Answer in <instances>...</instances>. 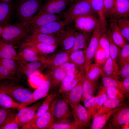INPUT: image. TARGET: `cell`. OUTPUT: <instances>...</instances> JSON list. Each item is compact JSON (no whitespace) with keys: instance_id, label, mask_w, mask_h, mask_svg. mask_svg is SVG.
<instances>
[{"instance_id":"obj_1","label":"cell","mask_w":129,"mask_h":129,"mask_svg":"<svg viewBox=\"0 0 129 129\" xmlns=\"http://www.w3.org/2000/svg\"><path fill=\"white\" fill-rule=\"evenodd\" d=\"M94 12L91 5L90 0H72L63 13V20L65 26L70 25L77 17Z\"/></svg>"},{"instance_id":"obj_2","label":"cell","mask_w":129,"mask_h":129,"mask_svg":"<svg viewBox=\"0 0 129 129\" xmlns=\"http://www.w3.org/2000/svg\"><path fill=\"white\" fill-rule=\"evenodd\" d=\"M0 90L11 97L20 104L30 101L32 93L28 88L19 86H15L6 79L0 81Z\"/></svg>"},{"instance_id":"obj_3","label":"cell","mask_w":129,"mask_h":129,"mask_svg":"<svg viewBox=\"0 0 129 129\" xmlns=\"http://www.w3.org/2000/svg\"><path fill=\"white\" fill-rule=\"evenodd\" d=\"M31 34L25 27L9 24L4 27L1 36L6 42L14 46L22 41Z\"/></svg>"},{"instance_id":"obj_4","label":"cell","mask_w":129,"mask_h":129,"mask_svg":"<svg viewBox=\"0 0 129 129\" xmlns=\"http://www.w3.org/2000/svg\"><path fill=\"white\" fill-rule=\"evenodd\" d=\"M17 15L21 22L28 20L40 10L42 6L41 0H16Z\"/></svg>"},{"instance_id":"obj_5","label":"cell","mask_w":129,"mask_h":129,"mask_svg":"<svg viewBox=\"0 0 129 129\" xmlns=\"http://www.w3.org/2000/svg\"><path fill=\"white\" fill-rule=\"evenodd\" d=\"M69 105L67 101L62 97L57 98L53 110L54 124L73 121Z\"/></svg>"},{"instance_id":"obj_6","label":"cell","mask_w":129,"mask_h":129,"mask_svg":"<svg viewBox=\"0 0 129 129\" xmlns=\"http://www.w3.org/2000/svg\"><path fill=\"white\" fill-rule=\"evenodd\" d=\"M108 124L109 129H125L129 126V108L124 104L113 114L110 118Z\"/></svg>"},{"instance_id":"obj_7","label":"cell","mask_w":129,"mask_h":129,"mask_svg":"<svg viewBox=\"0 0 129 129\" xmlns=\"http://www.w3.org/2000/svg\"><path fill=\"white\" fill-rule=\"evenodd\" d=\"M105 31L102 25L100 24L97 26L92 32L90 42L87 48L85 50L86 60L85 71L92 64L100 38Z\"/></svg>"},{"instance_id":"obj_8","label":"cell","mask_w":129,"mask_h":129,"mask_svg":"<svg viewBox=\"0 0 129 129\" xmlns=\"http://www.w3.org/2000/svg\"><path fill=\"white\" fill-rule=\"evenodd\" d=\"M74 22V27L76 29L87 33L92 32L98 25H102L99 18L94 16L93 14L80 16L76 18Z\"/></svg>"},{"instance_id":"obj_9","label":"cell","mask_w":129,"mask_h":129,"mask_svg":"<svg viewBox=\"0 0 129 129\" xmlns=\"http://www.w3.org/2000/svg\"><path fill=\"white\" fill-rule=\"evenodd\" d=\"M76 29L72 26H68L55 35L58 45L62 49L69 51L72 48L74 43Z\"/></svg>"},{"instance_id":"obj_10","label":"cell","mask_w":129,"mask_h":129,"mask_svg":"<svg viewBox=\"0 0 129 129\" xmlns=\"http://www.w3.org/2000/svg\"><path fill=\"white\" fill-rule=\"evenodd\" d=\"M51 77L47 70L44 76L43 80L40 85L32 93L31 100L26 103L20 104L17 108L19 111L22 108L34 102L37 100L46 96L50 88Z\"/></svg>"},{"instance_id":"obj_11","label":"cell","mask_w":129,"mask_h":129,"mask_svg":"<svg viewBox=\"0 0 129 129\" xmlns=\"http://www.w3.org/2000/svg\"><path fill=\"white\" fill-rule=\"evenodd\" d=\"M63 21L59 20L40 26L24 27L32 33L42 34L55 36L64 28Z\"/></svg>"},{"instance_id":"obj_12","label":"cell","mask_w":129,"mask_h":129,"mask_svg":"<svg viewBox=\"0 0 129 129\" xmlns=\"http://www.w3.org/2000/svg\"><path fill=\"white\" fill-rule=\"evenodd\" d=\"M61 19L60 16L57 14L45 13L36 15L28 20L15 24L23 27L40 26L61 20Z\"/></svg>"},{"instance_id":"obj_13","label":"cell","mask_w":129,"mask_h":129,"mask_svg":"<svg viewBox=\"0 0 129 129\" xmlns=\"http://www.w3.org/2000/svg\"><path fill=\"white\" fill-rule=\"evenodd\" d=\"M72 0H46L37 15L48 13H61L70 4Z\"/></svg>"},{"instance_id":"obj_14","label":"cell","mask_w":129,"mask_h":129,"mask_svg":"<svg viewBox=\"0 0 129 129\" xmlns=\"http://www.w3.org/2000/svg\"><path fill=\"white\" fill-rule=\"evenodd\" d=\"M43 102L41 100L32 105L24 108L16 114L14 119L20 127H22L34 118L36 112Z\"/></svg>"},{"instance_id":"obj_15","label":"cell","mask_w":129,"mask_h":129,"mask_svg":"<svg viewBox=\"0 0 129 129\" xmlns=\"http://www.w3.org/2000/svg\"><path fill=\"white\" fill-rule=\"evenodd\" d=\"M70 54L67 51L61 49L46 56L45 64L47 68L54 69L58 68L69 62Z\"/></svg>"},{"instance_id":"obj_16","label":"cell","mask_w":129,"mask_h":129,"mask_svg":"<svg viewBox=\"0 0 129 129\" xmlns=\"http://www.w3.org/2000/svg\"><path fill=\"white\" fill-rule=\"evenodd\" d=\"M57 46L46 43L33 42L20 43L19 45V52L24 48L30 49L37 54L46 56L54 52Z\"/></svg>"},{"instance_id":"obj_17","label":"cell","mask_w":129,"mask_h":129,"mask_svg":"<svg viewBox=\"0 0 129 129\" xmlns=\"http://www.w3.org/2000/svg\"><path fill=\"white\" fill-rule=\"evenodd\" d=\"M70 106L74 121L82 128L88 126L91 118L86 108L80 103Z\"/></svg>"},{"instance_id":"obj_18","label":"cell","mask_w":129,"mask_h":129,"mask_svg":"<svg viewBox=\"0 0 129 129\" xmlns=\"http://www.w3.org/2000/svg\"><path fill=\"white\" fill-rule=\"evenodd\" d=\"M57 98L54 99L48 110L38 119L32 129H50L54 124L53 110Z\"/></svg>"},{"instance_id":"obj_19","label":"cell","mask_w":129,"mask_h":129,"mask_svg":"<svg viewBox=\"0 0 129 129\" xmlns=\"http://www.w3.org/2000/svg\"><path fill=\"white\" fill-rule=\"evenodd\" d=\"M18 61L20 64V73L29 78L41 73V71L47 68L46 65L40 61Z\"/></svg>"},{"instance_id":"obj_20","label":"cell","mask_w":129,"mask_h":129,"mask_svg":"<svg viewBox=\"0 0 129 129\" xmlns=\"http://www.w3.org/2000/svg\"><path fill=\"white\" fill-rule=\"evenodd\" d=\"M57 95L56 93L55 92H52L48 95L36 112L33 118L22 127V129H32L37 120L48 110L52 102Z\"/></svg>"},{"instance_id":"obj_21","label":"cell","mask_w":129,"mask_h":129,"mask_svg":"<svg viewBox=\"0 0 129 129\" xmlns=\"http://www.w3.org/2000/svg\"><path fill=\"white\" fill-rule=\"evenodd\" d=\"M85 78L70 91L62 94V97L67 101L70 106L80 103L81 100L82 85Z\"/></svg>"},{"instance_id":"obj_22","label":"cell","mask_w":129,"mask_h":129,"mask_svg":"<svg viewBox=\"0 0 129 129\" xmlns=\"http://www.w3.org/2000/svg\"><path fill=\"white\" fill-rule=\"evenodd\" d=\"M91 32L76 31L74 45L72 49L68 52L70 54L75 51L85 50L91 38Z\"/></svg>"},{"instance_id":"obj_23","label":"cell","mask_w":129,"mask_h":129,"mask_svg":"<svg viewBox=\"0 0 129 129\" xmlns=\"http://www.w3.org/2000/svg\"><path fill=\"white\" fill-rule=\"evenodd\" d=\"M46 56L39 55L32 49L26 48L17 53L16 60L20 62L40 61L45 64Z\"/></svg>"},{"instance_id":"obj_24","label":"cell","mask_w":129,"mask_h":129,"mask_svg":"<svg viewBox=\"0 0 129 129\" xmlns=\"http://www.w3.org/2000/svg\"><path fill=\"white\" fill-rule=\"evenodd\" d=\"M114 6L112 17L114 19L128 18L129 0H114Z\"/></svg>"},{"instance_id":"obj_25","label":"cell","mask_w":129,"mask_h":129,"mask_svg":"<svg viewBox=\"0 0 129 129\" xmlns=\"http://www.w3.org/2000/svg\"><path fill=\"white\" fill-rule=\"evenodd\" d=\"M38 42L46 43L57 46L58 43L55 36L36 33H32L21 43Z\"/></svg>"},{"instance_id":"obj_26","label":"cell","mask_w":129,"mask_h":129,"mask_svg":"<svg viewBox=\"0 0 129 129\" xmlns=\"http://www.w3.org/2000/svg\"><path fill=\"white\" fill-rule=\"evenodd\" d=\"M118 108L99 113L95 114L93 117V119L91 129H102L107 121L109 120L113 114Z\"/></svg>"},{"instance_id":"obj_27","label":"cell","mask_w":129,"mask_h":129,"mask_svg":"<svg viewBox=\"0 0 129 129\" xmlns=\"http://www.w3.org/2000/svg\"><path fill=\"white\" fill-rule=\"evenodd\" d=\"M13 2L7 3L0 2V26L4 27L9 24L12 13Z\"/></svg>"},{"instance_id":"obj_28","label":"cell","mask_w":129,"mask_h":129,"mask_svg":"<svg viewBox=\"0 0 129 129\" xmlns=\"http://www.w3.org/2000/svg\"><path fill=\"white\" fill-rule=\"evenodd\" d=\"M17 53L14 46L0 38V58L16 60Z\"/></svg>"},{"instance_id":"obj_29","label":"cell","mask_w":129,"mask_h":129,"mask_svg":"<svg viewBox=\"0 0 129 129\" xmlns=\"http://www.w3.org/2000/svg\"><path fill=\"white\" fill-rule=\"evenodd\" d=\"M112 38L114 43L120 48L127 43L128 42L123 36L116 22L113 19L110 24Z\"/></svg>"},{"instance_id":"obj_30","label":"cell","mask_w":129,"mask_h":129,"mask_svg":"<svg viewBox=\"0 0 129 129\" xmlns=\"http://www.w3.org/2000/svg\"><path fill=\"white\" fill-rule=\"evenodd\" d=\"M85 50H79L71 53L69 57V61L74 64L80 70H84L86 64Z\"/></svg>"},{"instance_id":"obj_31","label":"cell","mask_w":129,"mask_h":129,"mask_svg":"<svg viewBox=\"0 0 129 129\" xmlns=\"http://www.w3.org/2000/svg\"><path fill=\"white\" fill-rule=\"evenodd\" d=\"M47 70L51 77L50 88L53 89H56L67 75L64 71L58 68L54 69L48 68Z\"/></svg>"},{"instance_id":"obj_32","label":"cell","mask_w":129,"mask_h":129,"mask_svg":"<svg viewBox=\"0 0 129 129\" xmlns=\"http://www.w3.org/2000/svg\"><path fill=\"white\" fill-rule=\"evenodd\" d=\"M104 0H90L91 7L94 12L98 15L103 28L106 30L107 22L103 12Z\"/></svg>"},{"instance_id":"obj_33","label":"cell","mask_w":129,"mask_h":129,"mask_svg":"<svg viewBox=\"0 0 129 129\" xmlns=\"http://www.w3.org/2000/svg\"><path fill=\"white\" fill-rule=\"evenodd\" d=\"M0 63L5 67L11 72L20 80V66L19 62L16 60L0 58Z\"/></svg>"},{"instance_id":"obj_34","label":"cell","mask_w":129,"mask_h":129,"mask_svg":"<svg viewBox=\"0 0 129 129\" xmlns=\"http://www.w3.org/2000/svg\"><path fill=\"white\" fill-rule=\"evenodd\" d=\"M97 82H94L88 80L86 76L82 85V101L93 96L97 88Z\"/></svg>"},{"instance_id":"obj_35","label":"cell","mask_w":129,"mask_h":129,"mask_svg":"<svg viewBox=\"0 0 129 129\" xmlns=\"http://www.w3.org/2000/svg\"><path fill=\"white\" fill-rule=\"evenodd\" d=\"M101 68L106 75L113 79L119 69L117 64L114 63L110 56Z\"/></svg>"},{"instance_id":"obj_36","label":"cell","mask_w":129,"mask_h":129,"mask_svg":"<svg viewBox=\"0 0 129 129\" xmlns=\"http://www.w3.org/2000/svg\"><path fill=\"white\" fill-rule=\"evenodd\" d=\"M124 100L113 99L108 97L105 101L101 107L95 114L107 111L120 107L124 104L123 103Z\"/></svg>"},{"instance_id":"obj_37","label":"cell","mask_w":129,"mask_h":129,"mask_svg":"<svg viewBox=\"0 0 129 129\" xmlns=\"http://www.w3.org/2000/svg\"><path fill=\"white\" fill-rule=\"evenodd\" d=\"M85 76L86 73L84 70H80L70 83L67 85L60 86L59 91V93L62 94L70 91L81 81L85 78Z\"/></svg>"},{"instance_id":"obj_38","label":"cell","mask_w":129,"mask_h":129,"mask_svg":"<svg viewBox=\"0 0 129 129\" xmlns=\"http://www.w3.org/2000/svg\"><path fill=\"white\" fill-rule=\"evenodd\" d=\"M20 104L10 96L0 90V106L6 108H17Z\"/></svg>"},{"instance_id":"obj_39","label":"cell","mask_w":129,"mask_h":129,"mask_svg":"<svg viewBox=\"0 0 129 129\" xmlns=\"http://www.w3.org/2000/svg\"><path fill=\"white\" fill-rule=\"evenodd\" d=\"M85 72L86 76L88 80L97 83L103 72L101 68L95 64H91Z\"/></svg>"},{"instance_id":"obj_40","label":"cell","mask_w":129,"mask_h":129,"mask_svg":"<svg viewBox=\"0 0 129 129\" xmlns=\"http://www.w3.org/2000/svg\"><path fill=\"white\" fill-rule=\"evenodd\" d=\"M16 114L14 108H6L0 106V128L14 119Z\"/></svg>"},{"instance_id":"obj_41","label":"cell","mask_w":129,"mask_h":129,"mask_svg":"<svg viewBox=\"0 0 129 129\" xmlns=\"http://www.w3.org/2000/svg\"><path fill=\"white\" fill-rule=\"evenodd\" d=\"M100 76L101 82L99 91L105 92L108 89L111 87L117 88L121 89L118 82L114 79L106 76L103 72Z\"/></svg>"},{"instance_id":"obj_42","label":"cell","mask_w":129,"mask_h":129,"mask_svg":"<svg viewBox=\"0 0 129 129\" xmlns=\"http://www.w3.org/2000/svg\"><path fill=\"white\" fill-rule=\"evenodd\" d=\"M105 32L109 43L110 56L114 63H117L116 60L120 51V48L117 46L113 40L110 28L106 30Z\"/></svg>"},{"instance_id":"obj_43","label":"cell","mask_w":129,"mask_h":129,"mask_svg":"<svg viewBox=\"0 0 129 129\" xmlns=\"http://www.w3.org/2000/svg\"><path fill=\"white\" fill-rule=\"evenodd\" d=\"M113 19L116 22L123 36L129 41V19L128 18Z\"/></svg>"},{"instance_id":"obj_44","label":"cell","mask_w":129,"mask_h":129,"mask_svg":"<svg viewBox=\"0 0 129 129\" xmlns=\"http://www.w3.org/2000/svg\"><path fill=\"white\" fill-rule=\"evenodd\" d=\"M129 62V44L127 43L122 48L116 60L119 69Z\"/></svg>"},{"instance_id":"obj_45","label":"cell","mask_w":129,"mask_h":129,"mask_svg":"<svg viewBox=\"0 0 129 129\" xmlns=\"http://www.w3.org/2000/svg\"><path fill=\"white\" fill-rule=\"evenodd\" d=\"M106 91L108 97L113 99H125L127 94L121 89L115 87L108 88Z\"/></svg>"},{"instance_id":"obj_46","label":"cell","mask_w":129,"mask_h":129,"mask_svg":"<svg viewBox=\"0 0 129 129\" xmlns=\"http://www.w3.org/2000/svg\"><path fill=\"white\" fill-rule=\"evenodd\" d=\"M95 64L101 68L105 63L106 59L103 49L98 45L94 54Z\"/></svg>"},{"instance_id":"obj_47","label":"cell","mask_w":129,"mask_h":129,"mask_svg":"<svg viewBox=\"0 0 129 129\" xmlns=\"http://www.w3.org/2000/svg\"><path fill=\"white\" fill-rule=\"evenodd\" d=\"M82 128L74 121L70 122L54 123L50 129H76Z\"/></svg>"},{"instance_id":"obj_48","label":"cell","mask_w":129,"mask_h":129,"mask_svg":"<svg viewBox=\"0 0 129 129\" xmlns=\"http://www.w3.org/2000/svg\"><path fill=\"white\" fill-rule=\"evenodd\" d=\"M105 31L102 33L100 38L98 46L103 49L106 58L107 59L110 56L109 45Z\"/></svg>"},{"instance_id":"obj_49","label":"cell","mask_w":129,"mask_h":129,"mask_svg":"<svg viewBox=\"0 0 129 129\" xmlns=\"http://www.w3.org/2000/svg\"><path fill=\"white\" fill-rule=\"evenodd\" d=\"M96 97L93 96L83 101L84 107L87 109L91 118L94 113Z\"/></svg>"},{"instance_id":"obj_50","label":"cell","mask_w":129,"mask_h":129,"mask_svg":"<svg viewBox=\"0 0 129 129\" xmlns=\"http://www.w3.org/2000/svg\"><path fill=\"white\" fill-rule=\"evenodd\" d=\"M114 6V0H104L103 12L105 17H112Z\"/></svg>"},{"instance_id":"obj_51","label":"cell","mask_w":129,"mask_h":129,"mask_svg":"<svg viewBox=\"0 0 129 129\" xmlns=\"http://www.w3.org/2000/svg\"><path fill=\"white\" fill-rule=\"evenodd\" d=\"M128 76H129V62L126 64L119 69L114 79L118 81H122Z\"/></svg>"},{"instance_id":"obj_52","label":"cell","mask_w":129,"mask_h":129,"mask_svg":"<svg viewBox=\"0 0 129 129\" xmlns=\"http://www.w3.org/2000/svg\"><path fill=\"white\" fill-rule=\"evenodd\" d=\"M58 68L64 71L68 75H72L79 70L74 64L70 61L62 64Z\"/></svg>"},{"instance_id":"obj_53","label":"cell","mask_w":129,"mask_h":129,"mask_svg":"<svg viewBox=\"0 0 129 129\" xmlns=\"http://www.w3.org/2000/svg\"><path fill=\"white\" fill-rule=\"evenodd\" d=\"M0 73L4 79L18 81L19 79L5 67L0 63Z\"/></svg>"},{"instance_id":"obj_54","label":"cell","mask_w":129,"mask_h":129,"mask_svg":"<svg viewBox=\"0 0 129 129\" xmlns=\"http://www.w3.org/2000/svg\"><path fill=\"white\" fill-rule=\"evenodd\" d=\"M96 97L95 111L92 117L101 107L105 101L108 98L107 94L104 92H99L98 96Z\"/></svg>"},{"instance_id":"obj_55","label":"cell","mask_w":129,"mask_h":129,"mask_svg":"<svg viewBox=\"0 0 129 129\" xmlns=\"http://www.w3.org/2000/svg\"><path fill=\"white\" fill-rule=\"evenodd\" d=\"M29 81L31 86L33 87L37 88L41 84L44 78L43 76L40 73L33 75L30 78Z\"/></svg>"},{"instance_id":"obj_56","label":"cell","mask_w":129,"mask_h":129,"mask_svg":"<svg viewBox=\"0 0 129 129\" xmlns=\"http://www.w3.org/2000/svg\"><path fill=\"white\" fill-rule=\"evenodd\" d=\"M116 80L118 82L121 89L127 94H129V76L125 78L122 81Z\"/></svg>"},{"instance_id":"obj_57","label":"cell","mask_w":129,"mask_h":129,"mask_svg":"<svg viewBox=\"0 0 129 129\" xmlns=\"http://www.w3.org/2000/svg\"><path fill=\"white\" fill-rule=\"evenodd\" d=\"M20 127L14 118L9 121L0 128V129H18Z\"/></svg>"},{"instance_id":"obj_58","label":"cell","mask_w":129,"mask_h":129,"mask_svg":"<svg viewBox=\"0 0 129 129\" xmlns=\"http://www.w3.org/2000/svg\"><path fill=\"white\" fill-rule=\"evenodd\" d=\"M80 71L78 70L73 74L70 75H67L63 79L61 83V86L67 85L70 83L74 78L75 75Z\"/></svg>"},{"instance_id":"obj_59","label":"cell","mask_w":129,"mask_h":129,"mask_svg":"<svg viewBox=\"0 0 129 129\" xmlns=\"http://www.w3.org/2000/svg\"><path fill=\"white\" fill-rule=\"evenodd\" d=\"M13 0H0V2L4 3H11L13 2Z\"/></svg>"},{"instance_id":"obj_60","label":"cell","mask_w":129,"mask_h":129,"mask_svg":"<svg viewBox=\"0 0 129 129\" xmlns=\"http://www.w3.org/2000/svg\"><path fill=\"white\" fill-rule=\"evenodd\" d=\"M4 27L0 26V36H1L2 32L3 31Z\"/></svg>"},{"instance_id":"obj_61","label":"cell","mask_w":129,"mask_h":129,"mask_svg":"<svg viewBox=\"0 0 129 129\" xmlns=\"http://www.w3.org/2000/svg\"><path fill=\"white\" fill-rule=\"evenodd\" d=\"M4 79V78L3 77L0 73V81Z\"/></svg>"},{"instance_id":"obj_62","label":"cell","mask_w":129,"mask_h":129,"mask_svg":"<svg viewBox=\"0 0 129 129\" xmlns=\"http://www.w3.org/2000/svg\"></svg>"}]
</instances>
